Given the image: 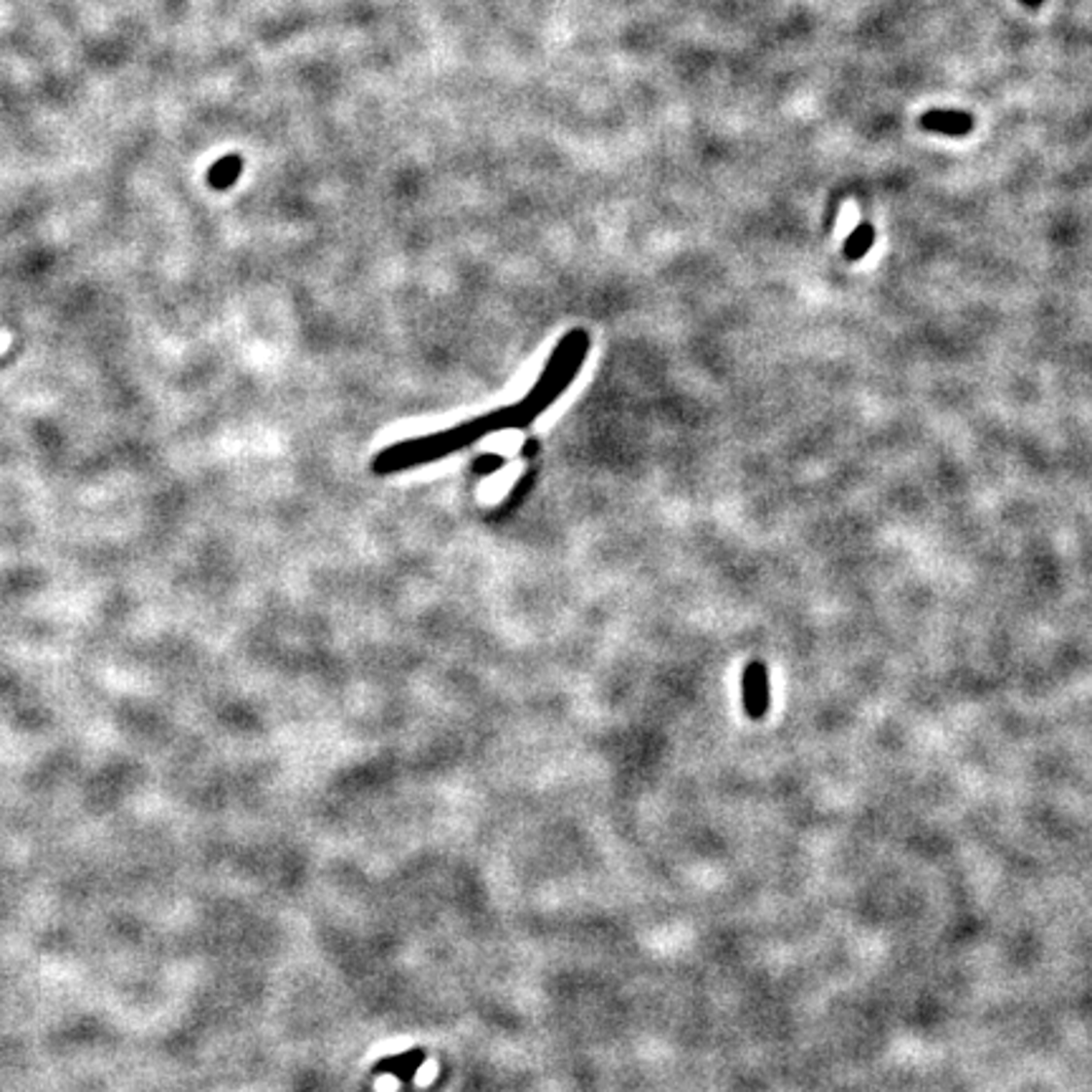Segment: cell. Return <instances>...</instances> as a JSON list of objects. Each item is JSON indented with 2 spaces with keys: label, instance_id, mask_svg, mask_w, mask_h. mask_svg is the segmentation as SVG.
<instances>
[{
  "label": "cell",
  "instance_id": "6da1fadb",
  "mask_svg": "<svg viewBox=\"0 0 1092 1092\" xmlns=\"http://www.w3.org/2000/svg\"><path fill=\"white\" fill-rule=\"evenodd\" d=\"M501 430H511V412L509 407H499L491 410L486 415L471 417L463 420L455 428L438 430L430 436L410 438V440H400L390 448H382L372 461V471L377 476H390L400 474V471H410L417 466H430V463L448 458V455L458 453L466 445L483 440V438L501 433Z\"/></svg>",
  "mask_w": 1092,
  "mask_h": 1092
},
{
  "label": "cell",
  "instance_id": "7a4b0ae2",
  "mask_svg": "<svg viewBox=\"0 0 1092 1092\" xmlns=\"http://www.w3.org/2000/svg\"><path fill=\"white\" fill-rule=\"evenodd\" d=\"M587 354V329H572V332H567L554 347V352L549 354V360L544 365L542 374L537 377L529 395L509 407V412H511V430L529 428L542 412L549 410L551 405L562 398V392H567L569 385L575 382V377L581 370V362H584Z\"/></svg>",
  "mask_w": 1092,
  "mask_h": 1092
},
{
  "label": "cell",
  "instance_id": "3957f363",
  "mask_svg": "<svg viewBox=\"0 0 1092 1092\" xmlns=\"http://www.w3.org/2000/svg\"><path fill=\"white\" fill-rule=\"evenodd\" d=\"M921 126L929 132L948 134V137H964L973 129V117L967 112H948V109H935V112L923 114Z\"/></svg>",
  "mask_w": 1092,
  "mask_h": 1092
},
{
  "label": "cell",
  "instance_id": "277c9868",
  "mask_svg": "<svg viewBox=\"0 0 1092 1092\" xmlns=\"http://www.w3.org/2000/svg\"><path fill=\"white\" fill-rule=\"evenodd\" d=\"M744 686H746V711L752 716H761L764 714L766 708V676H764V668L758 663H754L752 668L746 670V678H744Z\"/></svg>",
  "mask_w": 1092,
  "mask_h": 1092
},
{
  "label": "cell",
  "instance_id": "5b68a950",
  "mask_svg": "<svg viewBox=\"0 0 1092 1092\" xmlns=\"http://www.w3.org/2000/svg\"><path fill=\"white\" fill-rule=\"evenodd\" d=\"M240 172H243V159L238 155H226L208 170V185L213 190L233 188Z\"/></svg>",
  "mask_w": 1092,
  "mask_h": 1092
},
{
  "label": "cell",
  "instance_id": "8992f818",
  "mask_svg": "<svg viewBox=\"0 0 1092 1092\" xmlns=\"http://www.w3.org/2000/svg\"><path fill=\"white\" fill-rule=\"evenodd\" d=\"M872 243H875V228L870 223H860L853 233H850V238L845 240V259L860 261L870 251Z\"/></svg>",
  "mask_w": 1092,
  "mask_h": 1092
},
{
  "label": "cell",
  "instance_id": "52a82bcc",
  "mask_svg": "<svg viewBox=\"0 0 1092 1092\" xmlns=\"http://www.w3.org/2000/svg\"><path fill=\"white\" fill-rule=\"evenodd\" d=\"M501 463H504V458H499V455H486V458L476 461V468H478V474H493Z\"/></svg>",
  "mask_w": 1092,
  "mask_h": 1092
},
{
  "label": "cell",
  "instance_id": "ba28073f",
  "mask_svg": "<svg viewBox=\"0 0 1092 1092\" xmlns=\"http://www.w3.org/2000/svg\"><path fill=\"white\" fill-rule=\"evenodd\" d=\"M1022 3H1024V6H1030V8L1042 6V0H1022Z\"/></svg>",
  "mask_w": 1092,
  "mask_h": 1092
}]
</instances>
